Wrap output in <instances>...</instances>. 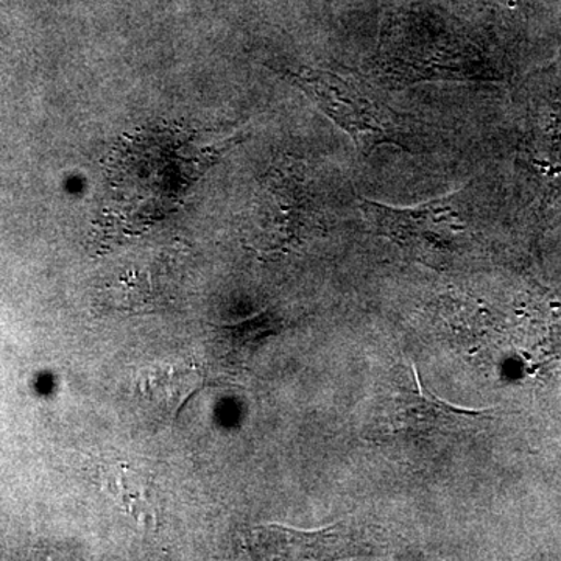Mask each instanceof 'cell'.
<instances>
[{
    "instance_id": "52a82bcc",
    "label": "cell",
    "mask_w": 561,
    "mask_h": 561,
    "mask_svg": "<svg viewBox=\"0 0 561 561\" xmlns=\"http://www.w3.org/2000/svg\"><path fill=\"white\" fill-rule=\"evenodd\" d=\"M203 387V373L190 365H164L146 379V393L162 412L175 415Z\"/></svg>"
},
{
    "instance_id": "5b68a950",
    "label": "cell",
    "mask_w": 561,
    "mask_h": 561,
    "mask_svg": "<svg viewBox=\"0 0 561 561\" xmlns=\"http://www.w3.org/2000/svg\"><path fill=\"white\" fill-rule=\"evenodd\" d=\"M491 411H467L438 400L421 386L419 371L412 365L411 381L400 382L387 394L381 405L382 419L375 431L383 440H431L438 435H456L476 430L491 419Z\"/></svg>"
},
{
    "instance_id": "9c48e42d",
    "label": "cell",
    "mask_w": 561,
    "mask_h": 561,
    "mask_svg": "<svg viewBox=\"0 0 561 561\" xmlns=\"http://www.w3.org/2000/svg\"><path fill=\"white\" fill-rule=\"evenodd\" d=\"M275 328V317L257 316L243 323L221 327L220 331L238 348H250V345H253L251 342L261 341L265 335L272 334Z\"/></svg>"
},
{
    "instance_id": "3957f363",
    "label": "cell",
    "mask_w": 561,
    "mask_h": 561,
    "mask_svg": "<svg viewBox=\"0 0 561 561\" xmlns=\"http://www.w3.org/2000/svg\"><path fill=\"white\" fill-rule=\"evenodd\" d=\"M472 194L471 186H465L412 208L360 198L359 208L375 234L389 239L412 261L437 271L451 267L472 249Z\"/></svg>"
},
{
    "instance_id": "7a4b0ae2",
    "label": "cell",
    "mask_w": 561,
    "mask_h": 561,
    "mask_svg": "<svg viewBox=\"0 0 561 561\" xmlns=\"http://www.w3.org/2000/svg\"><path fill=\"white\" fill-rule=\"evenodd\" d=\"M365 68L391 90L497 79L493 58L474 36L420 9L398 10L387 18Z\"/></svg>"
},
{
    "instance_id": "277c9868",
    "label": "cell",
    "mask_w": 561,
    "mask_h": 561,
    "mask_svg": "<svg viewBox=\"0 0 561 561\" xmlns=\"http://www.w3.org/2000/svg\"><path fill=\"white\" fill-rule=\"evenodd\" d=\"M283 76L353 140L362 157L383 146L413 151L423 135L362 81L331 70L284 68Z\"/></svg>"
},
{
    "instance_id": "ba28073f",
    "label": "cell",
    "mask_w": 561,
    "mask_h": 561,
    "mask_svg": "<svg viewBox=\"0 0 561 561\" xmlns=\"http://www.w3.org/2000/svg\"><path fill=\"white\" fill-rule=\"evenodd\" d=\"M139 479L133 474L128 468L122 467L119 471L110 476V493H113L114 500L119 501L122 507L138 519L149 522L154 519L151 512L150 501L146 497V486L140 485Z\"/></svg>"
},
{
    "instance_id": "8992f818",
    "label": "cell",
    "mask_w": 561,
    "mask_h": 561,
    "mask_svg": "<svg viewBox=\"0 0 561 561\" xmlns=\"http://www.w3.org/2000/svg\"><path fill=\"white\" fill-rule=\"evenodd\" d=\"M312 176L300 162L284 161L265 175L257 195V217L265 250L286 249L316 225Z\"/></svg>"
},
{
    "instance_id": "6da1fadb",
    "label": "cell",
    "mask_w": 561,
    "mask_h": 561,
    "mask_svg": "<svg viewBox=\"0 0 561 561\" xmlns=\"http://www.w3.org/2000/svg\"><path fill=\"white\" fill-rule=\"evenodd\" d=\"M238 133L157 125L125 136L103 162L111 214L150 220L173 209Z\"/></svg>"
}]
</instances>
